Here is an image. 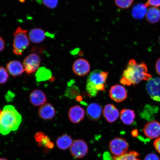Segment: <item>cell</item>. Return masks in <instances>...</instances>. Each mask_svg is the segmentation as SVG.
Wrapping results in <instances>:
<instances>
[{
	"label": "cell",
	"mask_w": 160,
	"mask_h": 160,
	"mask_svg": "<svg viewBox=\"0 0 160 160\" xmlns=\"http://www.w3.org/2000/svg\"><path fill=\"white\" fill-rule=\"evenodd\" d=\"M152 78L148 72L146 64L142 62L138 63L135 59L129 60L127 68L123 71L120 82L124 85H135L143 80L148 81Z\"/></svg>",
	"instance_id": "cell-1"
},
{
	"label": "cell",
	"mask_w": 160,
	"mask_h": 160,
	"mask_svg": "<svg viewBox=\"0 0 160 160\" xmlns=\"http://www.w3.org/2000/svg\"><path fill=\"white\" fill-rule=\"evenodd\" d=\"M22 117L13 106H5L0 116V133L3 135L16 131L21 122Z\"/></svg>",
	"instance_id": "cell-2"
},
{
	"label": "cell",
	"mask_w": 160,
	"mask_h": 160,
	"mask_svg": "<svg viewBox=\"0 0 160 160\" xmlns=\"http://www.w3.org/2000/svg\"><path fill=\"white\" fill-rule=\"evenodd\" d=\"M109 73L100 70H95L90 74L88 78L86 90L92 97L97 96L99 91L97 88L102 84L106 85Z\"/></svg>",
	"instance_id": "cell-3"
},
{
	"label": "cell",
	"mask_w": 160,
	"mask_h": 160,
	"mask_svg": "<svg viewBox=\"0 0 160 160\" xmlns=\"http://www.w3.org/2000/svg\"><path fill=\"white\" fill-rule=\"evenodd\" d=\"M27 30L18 27L13 33V52L15 55H21L30 45L27 34Z\"/></svg>",
	"instance_id": "cell-4"
},
{
	"label": "cell",
	"mask_w": 160,
	"mask_h": 160,
	"mask_svg": "<svg viewBox=\"0 0 160 160\" xmlns=\"http://www.w3.org/2000/svg\"><path fill=\"white\" fill-rule=\"evenodd\" d=\"M109 149L115 157H119L128 152L129 145L125 139L116 138L110 142Z\"/></svg>",
	"instance_id": "cell-5"
},
{
	"label": "cell",
	"mask_w": 160,
	"mask_h": 160,
	"mask_svg": "<svg viewBox=\"0 0 160 160\" xmlns=\"http://www.w3.org/2000/svg\"><path fill=\"white\" fill-rule=\"evenodd\" d=\"M41 62V58L37 54H29L23 60V65L25 71L28 74L31 75L37 71Z\"/></svg>",
	"instance_id": "cell-6"
},
{
	"label": "cell",
	"mask_w": 160,
	"mask_h": 160,
	"mask_svg": "<svg viewBox=\"0 0 160 160\" xmlns=\"http://www.w3.org/2000/svg\"><path fill=\"white\" fill-rule=\"evenodd\" d=\"M70 150L74 157L81 158L87 155L88 152V147L84 140L77 139L73 142Z\"/></svg>",
	"instance_id": "cell-7"
},
{
	"label": "cell",
	"mask_w": 160,
	"mask_h": 160,
	"mask_svg": "<svg viewBox=\"0 0 160 160\" xmlns=\"http://www.w3.org/2000/svg\"><path fill=\"white\" fill-rule=\"evenodd\" d=\"M146 89L152 99L160 102V78H152L149 80L146 85Z\"/></svg>",
	"instance_id": "cell-8"
},
{
	"label": "cell",
	"mask_w": 160,
	"mask_h": 160,
	"mask_svg": "<svg viewBox=\"0 0 160 160\" xmlns=\"http://www.w3.org/2000/svg\"><path fill=\"white\" fill-rule=\"evenodd\" d=\"M127 91L123 86L116 85L112 87L109 91V97L114 101L121 102L127 98Z\"/></svg>",
	"instance_id": "cell-9"
},
{
	"label": "cell",
	"mask_w": 160,
	"mask_h": 160,
	"mask_svg": "<svg viewBox=\"0 0 160 160\" xmlns=\"http://www.w3.org/2000/svg\"><path fill=\"white\" fill-rule=\"evenodd\" d=\"M143 131L149 138L157 139L160 137V123L154 121L148 122L144 127Z\"/></svg>",
	"instance_id": "cell-10"
},
{
	"label": "cell",
	"mask_w": 160,
	"mask_h": 160,
	"mask_svg": "<svg viewBox=\"0 0 160 160\" xmlns=\"http://www.w3.org/2000/svg\"><path fill=\"white\" fill-rule=\"evenodd\" d=\"M90 69L91 66L89 62L83 58L76 60L72 66L73 72L80 77H82L88 74Z\"/></svg>",
	"instance_id": "cell-11"
},
{
	"label": "cell",
	"mask_w": 160,
	"mask_h": 160,
	"mask_svg": "<svg viewBox=\"0 0 160 160\" xmlns=\"http://www.w3.org/2000/svg\"><path fill=\"white\" fill-rule=\"evenodd\" d=\"M102 108L99 103H92L88 106L87 115L88 118L92 121H97L101 118Z\"/></svg>",
	"instance_id": "cell-12"
},
{
	"label": "cell",
	"mask_w": 160,
	"mask_h": 160,
	"mask_svg": "<svg viewBox=\"0 0 160 160\" xmlns=\"http://www.w3.org/2000/svg\"><path fill=\"white\" fill-rule=\"evenodd\" d=\"M84 110L80 106L76 105L70 108L68 112L69 119L74 123H78L84 118Z\"/></svg>",
	"instance_id": "cell-13"
},
{
	"label": "cell",
	"mask_w": 160,
	"mask_h": 160,
	"mask_svg": "<svg viewBox=\"0 0 160 160\" xmlns=\"http://www.w3.org/2000/svg\"><path fill=\"white\" fill-rule=\"evenodd\" d=\"M104 116L109 123H113L118 118L119 112L115 106L111 104L106 105L103 109Z\"/></svg>",
	"instance_id": "cell-14"
},
{
	"label": "cell",
	"mask_w": 160,
	"mask_h": 160,
	"mask_svg": "<svg viewBox=\"0 0 160 160\" xmlns=\"http://www.w3.org/2000/svg\"><path fill=\"white\" fill-rule=\"evenodd\" d=\"M30 102L35 107L44 104L47 101L44 93L41 90L35 89L32 92L29 96Z\"/></svg>",
	"instance_id": "cell-15"
},
{
	"label": "cell",
	"mask_w": 160,
	"mask_h": 160,
	"mask_svg": "<svg viewBox=\"0 0 160 160\" xmlns=\"http://www.w3.org/2000/svg\"><path fill=\"white\" fill-rule=\"evenodd\" d=\"M39 117L44 120L53 119L56 114L55 110L51 103H47L42 105L38 111Z\"/></svg>",
	"instance_id": "cell-16"
},
{
	"label": "cell",
	"mask_w": 160,
	"mask_h": 160,
	"mask_svg": "<svg viewBox=\"0 0 160 160\" xmlns=\"http://www.w3.org/2000/svg\"><path fill=\"white\" fill-rule=\"evenodd\" d=\"M7 67L10 74L14 77L21 75L25 71L24 68L21 62L16 60L9 62L7 63Z\"/></svg>",
	"instance_id": "cell-17"
},
{
	"label": "cell",
	"mask_w": 160,
	"mask_h": 160,
	"mask_svg": "<svg viewBox=\"0 0 160 160\" xmlns=\"http://www.w3.org/2000/svg\"><path fill=\"white\" fill-rule=\"evenodd\" d=\"M146 3H139L133 6L131 11V15L134 18L141 20L144 18L147 13L148 8Z\"/></svg>",
	"instance_id": "cell-18"
},
{
	"label": "cell",
	"mask_w": 160,
	"mask_h": 160,
	"mask_svg": "<svg viewBox=\"0 0 160 160\" xmlns=\"http://www.w3.org/2000/svg\"><path fill=\"white\" fill-rule=\"evenodd\" d=\"M30 41L33 43H39L44 41L46 38L45 32L39 28L32 29L29 33Z\"/></svg>",
	"instance_id": "cell-19"
},
{
	"label": "cell",
	"mask_w": 160,
	"mask_h": 160,
	"mask_svg": "<svg viewBox=\"0 0 160 160\" xmlns=\"http://www.w3.org/2000/svg\"><path fill=\"white\" fill-rule=\"evenodd\" d=\"M146 19L151 23H156L160 21V9L158 8L151 7L148 9Z\"/></svg>",
	"instance_id": "cell-20"
},
{
	"label": "cell",
	"mask_w": 160,
	"mask_h": 160,
	"mask_svg": "<svg viewBox=\"0 0 160 160\" xmlns=\"http://www.w3.org/2000/svg\"><path fill=\"white\" fill-rule=\"evenodd\" d=\"M73 142L72 139L70 136L64 134L58 138L56 144L59 149L65 150L71 147Z\"/></svg>",
	"instance_id": "cell-21"
},
{
	"label": "cell",
	"mask_w": 160,
	"mask_h": 160,
	"mask_svg": "<svg viewBox=\"0 0 160 160\" xmlns=\"http://www.w3.org/2000/svg\"><path fill=\"white\" fill-rule=\"evenodd\" d=\"M135 114L133 110L129 109L122 110L120 113V119L125 125H129L134 121Z\"/></svg>",
	"instance_id": "cell-22"
},
{
	"label": "cell",
	"mask_w": 160,
	"mask_h": 160,
	"mask_svg": "<svg viewBox=\"0 0 160 160\" xmlns=\"http://www.w3.org/2000/svg\"><path fill=\"white\" fill-rule=\"evenodd\" d=\"M52 74L50 70L45 67H41L38 70L36 74V79L38 82L47 81L51 79Z\"/></svg>",
	"instance_id": "cell-23"
},
{
	"label": "cell",
	"mask_w": 160,
	"mask_h": 160,
	"mask_svg": "<svg viewBox=\"0 0 160 160\" xmlns=\"http://www.w3.org/2000/svg\"><path fill=\"white\" fill-rule=\"evenodd\" d=\"M140 154L138 152L131 151L122 155L119 157H114L113 160H141L139 158Z\"/></svg>",
	"instance_id": "cell-24"
},
{
	"label": "cell",
	"mask_w": 160,
	"mask_h": 160,
	"mask_svg": "<svg viewBox=\"0 0 160 160\" xmlns=\"http://www.w3.org/2000/svg\"><path fill=\"white\" fill-rule=\"evenodd\" d=\"M80 90L77 86L72 85L68 87L65 91V95L70 99H74L79 96Z\"/></svg>",
	"instance_id": "cell-25"
},
{
	"label": "cell",
	"mask_w": 160,
	"mask_h": 160,
	"mask_svg": "<svg viewBox=\"0 0 160 160\" xmlns=\"http://www.w3.org/2000/svg\"><path fill=\"white\" fill-rule=\"evenodd\" d=\"M134 0H114L116 6L120 8L127 9L131 7Z\"/></svg>",
	"instance_id": "cell-26"
},
{
	"label": "cell",
	"mask_w": 160,
	"mask_h": 160,
	"mask_svg": "<svg viewBox=\"0 0 160 160\" xmlns=\"http://www.w3.org/2000/svg\"><path fill=\"white\" fill-rule=\"evenodd\" d=\"M9 77L7 70L4 67H0V85L6 83Z\"/></svg>",
	"instance_id": "cell-27"
},
{
	"label": "cell",
	"mask_w": 160,
	"mask_h": 160,
	"mask_svg": "<svg viewBox=\"0 0 160 160\" xmlns=\"http://www.w3.org/2000/svg\"><path fill=\"white\" fill-rule=\"evenodd\" d=\"M39 147L44 146L49 149H53L54 147V144L51 142L49 138L47 135H45L41 143H38Z\"/></svg>",
	"instance_id": "cell-28"
},
{
	"label": "cell",
	"mask_w": 160,
	"mask_h": 160,
	"mask_svg": "<svg viewBox=\"0 0 160 160\" xmlns=\"http://www.w3.org/2000/svg\"><path fill=\"white\" fill-rule=\"evenodd\" d=\"M44 5L50 9H54L57 7L59 0H42Z\"/></svg>",
	"instance_id": "cell-29"
},
{
	"label": "cell",
	"mask_w": 160,
	"mask_h": 160,
	"mask_svg": "<svg viewBox=\"0 0 160 160\" xmlns=\"http://www.w3.org/2000/svg\"><path fill=\"white\" fill-rule=\"evenodd\" d=\"M146 4L148 7L158 8L160 7V0H147Z\"/></svg>",
	"instance_id": "cell-30"
},
{
	"label": "cell",
	"mask_w": 160,
	"mask_h": 160,
	"mask_svg": "<svg viewBox=\"0 0 160 160\" xmlns=\"http://www.w3.org/2000/svg\"><path fill=\"white\" fill-rule=\"evenodd\" d=\"M45 136V134L41 132H38L35 134V138L36 141L38 142L39 143H41Z\"/></svg>",
	"instance_id": "cell-31"
},
{
	"label": "cell",
	"mask_w": 160,
	"mask_h": 160,
	"mask_svg": "<svg viewBox=\"0 0 160 160\" xmlns=\"http://www.w3.org/2000/svg\"><path fill=\"white\" fill-rule=\"evenodd\" d=\"M144 160H160L158 156L154 153H150L146 156Z\"/></svg>",
	"instance_id": "cell-32"
},
{
	"label": "cell",
	"mask_w": 160,
	"mask_h": 160,
	"mask_svg": "<svg viewBox=\"0 0 160 160\" xmlns=\"http://www.w3.org/2000/svg\"><path fill=\"white\" fill-rule=\"evenodd\" d=\"M153 146L156 151L160 154V137L155 139L154 142Z\"/></svg>",
	"instance_id": "cell-33"
},
{
	"label": "cell",
	"mask_w": 160,
	"mask_h": 160,
	"mask_svg": "<svg viewBox=\"0 0 160 160\" xmlns=\"http://www.w3.org/2000/svg\"><path fill=\"white\" fill-rule=\"evenodd\" d=\"M155 69L158 74L160 76V58L158 59L156 62Z\"/></svg>",
	"instance_id": "cell-34"
},
{
	"label": "cell",
	"mask_w": 160,
	"mask_h": 160,
	"mask_svg": "<svg viewBox=\"0 0 160 160\" xmlns=\"http://www.w3.org/2000/svg\"><path fill=\"white\" fill-rule=\"evenodd\" d=\"M5 42L1 36H0V52H1L5 49Z\"/></svg>",
	"instance_id": "cell-35"
},
{
	"label": "cell",
	"mask_w": 160,
	"mask_h": 160,
	"mask_svg": "<svg viewBox=\"0 0 160 160\" xmlns=\"http://www.w3.org/2000/svg\"><path fill=\"white\" fill-rule=\"evenodd\" d=\"M138 134V132L137 129L134 130L132 132V135L134 137H137Z\"/></svg>",
	"instance_id": "cell-36"
},
{
	"label": "cell",
	"mask_w": 160,
	"mask_h": 160,
	"mask_svg": "<svg viewBox=\"0 0 160 160\" xmlns=\"http://www.w3.org/2000/svg\"><path fill=\"white\" fill-rule=\"evenodd\" d=\"M0 160H8L7 159L5 158H0Z\"/></svg>",
	"instance_id": "cell-37"
},
{
	"label": "cell",
	"mask_w": 160,
	"mask_h": 160,
	"mask_svg": "<svg viewBox=\"0 0 160 160\" xmlns=\"http://www.w3.org/2000/svg\"><path fill=\"white\" fill-rule=\"evenodd\" d=\"M21 2H24L25 1V0H19Z\"/></svg>",
	"instance_id": "cell-38"
},
{
	"label": "cell",
	"mask_w": 160,
	"mask_h": 160,
	"mask_svg": "<svg viewBox=\"0 0 160 160\" xmlns=\"http://www.w3.org/2000/svg\"><path fill=\"white\" fill-rule=\"evenodd\" d=\"M1 113H2V112L1 111V110H0V116H1Z\"/></svg>",
	"instance_id": "cell-39"
},
{
	"label": "cell",
	"mask_w": 160,
	"mask_h": 160,
	"mask_svg": "<svg viewBox=\"0 0 160 160\" xmlns=\"http://www.w3.org/2000/svg\"><path fill=\"white\" fill-rule=\"evenodd\" d=\"M159 42L160 45V37L159 39Z\"/></svg>",
	"instance_id": "cell-40"
}]
</instances>
